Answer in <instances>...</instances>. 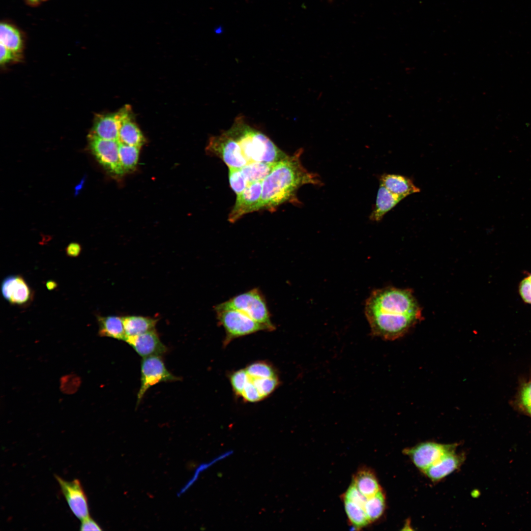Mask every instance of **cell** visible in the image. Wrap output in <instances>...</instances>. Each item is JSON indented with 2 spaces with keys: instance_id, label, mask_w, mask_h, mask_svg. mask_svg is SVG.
Instances as JSON below:
<instances>
[{
  "instance_id": "7a4b0ae2",
  "label": "cell",
  "mask_w": 531,
  "mask_h": 531,
  "mask_svg": "<svg viewBox=\"0 0 531 531\" xmlns=\"http://www.w3.org/2000/svg\"><path fill=\"white\" fill-rule=\"evenodd\" d=\"M299 149L292 155L275 164L270 173L262 181V191L259 210L274 211L280 205L291 201L297 190L306 184H318L314 175L302 165Z\"/></svg>"
},
{
  "instance_id": "f1b7e54d",
  "label": "cell",
  "mask_w": 531,
  "mask_h": 531,
  "mask_svg": "<svg viewBox=\"0 0 531 531\" xmlns=\"http://www.w3.org/2000/svg\"><path fill=\"white\" fill-rule=\"evenodd\" d=\"M229 179L230 186L236 195L241 193L249 184L240 168H229Z\"/></svg>"
},
{
  "instance_id": "4316f807",
  "label": "cell",
  "mask_w": 531,
  "mask_h": 531,
  "mask_svg": "<svg viewBox=\"0 0 531 531\" xmlns=\"http://www.w3.org/2000/svg\"><path fill=\"white\" fill-rule=\"evenodd\" d=\"M245 369L248 375L252 378L278 377L275 368L267 362L256 361L248 365Z\"/></svg>"
},
{
  "instance_id": "f546056e",
  "label": "cell",
  "mask_w": 531,
  "mask_h": 531,
  "mask_svg": "<svg viewBox=\"0 0 531 531\" xmlns=\"http://www.w3.org/2000/svg\"><path fill=\"white\" fill-rule=\"evenodd\" d=\"M249 376L245 369H241L232 373L229 376L233 391L237 396L241 397Z\"/></svg>"
},
{
  "instance_id": "d590c367",
  "label": "cell",
  "mask_w": 531,
  "mask_h": 531,
  "mask_svg": "<svg viewBox=\"0 0 531 531\" xmlns=\"http://www.w3.org/2000/svg\"><path fill=\"white\" fill-rule=\"evenodd\" d=\"M82 247L80 244L76 242H71L66 248V255L71 257H78L81 253Z\"/></svg>"
},
{
  "instance_id": "1f68e13d",
  "label": "cell",
  "mask_w": 531,
  "mask_h": 531,
  "mask_svg": "<svg viewBox=\"0 0 531 531\" xmlns=\"http://www.w3.org/2000/svg\"><path fill=\"white\" fill-rule=\"evenodd\" d=\"M367 499L358 490L353 482L347 489L344 496V499L355 503L364 509Z\"/></svg>"
},
{
  "instance_id": "ac0fdd59",
  "label": "cell",
  "mask_w": 531,
  "mask_h": 531,
  "mask_svg": "<svg viewBox=\"0 0 531 531\" xmlns=\"http://www.w3.org/2000/svg\"><path fill=\"white\" fill-rule=\"evenodd\" d=\"M403 199L390 192L380 183L375 206L370 215V219L374 221L381 220L387 212Z\"/></svg>"
},
{
  "instance_id": "f35d334b",
  "label": "cell",
  "mask_w": 531,
  "mask_h": 531,
  "mask_svg": "<svg viewBox=\"0 0 531 531\" xmlns=\"http://www.w3.org/2000/svg\"><path fill=\"white\" fill-rule=\"evenodd\" d=\"M31 5H36L44 0H26Z\"/></svg>"
},
{
  "instance_id": "603a6c76",
  "label": "cell",
  "mask_w": 531,
  "mask_h": 531,
  "mask_svg": "<svg viewBox=\"0 0 531 531\" xmlns=\"http://www.w3.org/2000/svg\"><path fill=\"white\" fill-rule=\"evenodd\" d=\"M276 163H253L246 165L240 168V169L249 183L263 181L270 173Z\"/></svg>"
},
{
  "instance_id": "44dd1931",
  "label": "cell",
  "mask_w": 531,
  "mask_h": 531,
  "mask_svg": "<svg viewBox=\"0 0 531 531\" xmlns=\"http://www.w3.org/2000/svg\"><path fill=\"white\" fill-rule=\"evenodd\" d=\"M353 482L367 498L374 496L381 490L374 472L367 469L359 471L354 475Z\"/></svg>"
},
{
  "instance_id": "5bb4252c",
  "label": "cell",
  "mask_w": 531,
  "mask_h": 531,
  "mask_svg": "<svg viewBox=\"0 0 531 531\" xmlns=\"http://www.w3.org/2000/svg\"><path fill=\"white\" fill-rule=\"evenodd\" d=\"M130 108L126 106L116 113L99 116L91 134L103 139L118 141L121 120Z\"/></svg>"
},
{
  "instance_id": "7c38bea8",
  "label": "cell",
  "mask_w": 531,
  "mask_h": 531,
  "mask_svg": "<svg viewBox=\"0 0 531 531\" xmlns=\"http://www.w3.org/2000/svg\"><path fill=\"white\" fill-rule=\"evenodd\" d=\"M1 292L9 303L19 306L28 305L33 297L31 288L20 275L6 277L1 283Z\"/></svg>"
},
{
  "instance_id": "8fae6325",
  "label": "cell",
  "mask_w": 531,
  "mask_h": 531,
  "mask_svg": "<svg viewBox=\"0 0 531 531\" xmlns=\"http://www.w3.org/2000/svg\"><path fill=\"white\" fill-rule=\"evenodd\" d=\"M262 181L249 183L241 193L236 195L235 204L228 216L229 222L235 223L244 215L259 210Z\"/></svg>"
},
{
  "instance_id": "ba28073f",
  "label": "cell",
  "mask_w": 531,
  "mask_h": 531,
  "mask_svg": "<svg viewBox=\"0 0 531 531\" xmlns=\"http://www.w3.org/2000/svg\"><path fill=\"white\" fill-rule=\"evenodd\" d=\"M206 150L209 154L220 158L229 168L247 165L236 143L226 131L210 137Z\"/></svg>"
},
{
  "instance_id": "e575fe53",
  "label": "cell",
  "mask_w": 531,
  "mask_h": 531,
  "mask_svg": "<svg viewBox=\"0 0 531 531\" xmlns=\"http://www.w3.org/2000/svg\"><path fill=\"white\" fill-rule=\"evenodd\" d=\"M81 524V531H101L99 525L91 517L88 516L83 519Z\"/></svg>"
},
{
  "instance_id": "74e56055",
  "label": "cell",
  "mask_w": 531,
  "mask_h": 531,
  "mask_svg": "<svg viewBox=\"0 0 531 531\" xmlns=\"http://www.w3.org/2000/svg\"><path fill=\"white\" fill-rule=\"evenodd\" d=\"M46 286L49 290H53L57 287V284L54 281L49 280L46 282Z\"/></svg>"
},
{
  "instance_id": "2e32d148",
  "label": "cell",
  "mask_w": 531,
  "mask_h": 531,
  "mask_svg": "<svg viewBox=\"0 0 531 531\" xmlns=\"http://www.w3.org/2000/svg\"><path fill=\"white\" fill-rule=\"evenodd\" d=\"M380 183L392 193L403 198L420 191L412 179L402 175L384 174L381 177Z\"/></svg>"
},
{
  "instance_id": "9a60e30c",
  "label": "cell",
  "mask_w": 531,
  "mask_h": 531,
  "mask_svg": "<svg viewBox=\"0 0 531 531\" xmlns=\"http://www.w3.org/2000/svg\"><path fill=\"white\" fill-rule=\"evenodd\" d=\"M463 453L450 452L426 469L423 472L432 481H438L459 468L465 460Z\"/></svg>"
},
{
  "instance_id": "8d00e7d4",
  "label": "cell",
  "mask_w": 531,
  "mask_h": 531,
  "mask_svg": "<svg viewBox=\"0 0 531 531\" xmlns=\"http://www.w3.org/2000/svg\"><path fill=\"white\" fill-rule=\"evenodd\" d=\"M0 62L1 63H5L14 58V55L15 53L12 51L6 48L2 44L0 43Z\"/></svg>"
},
{
  "instance_id": "30bf717a",
  "label": "cell",
  "mask_w": 531,
  "mask_h": 531,
  "mask_svg": "<svg viewBox=\"0 0 531 531\" xmlns=\"http://www.w3.org/2000/svg\"><path fill=\"white\" fill-rule=\"evenodd\" d=\"M55 477L73 514L81 520L89 516L88 499L79 480L68 481L57 475Z\"/></svg>"
},
{
  "instance_id": "d6a6232c",
  "label": "cell",
  "mask_w": 531,
  "mask_h": 531,
  "mask_svg": "<svg viewBox=\"0 0 531 531\" xmlns=\"http://www.w3.org/2000/svg\"><path fill=\"white\" fill-rule=\"evenodd\" d=\"M521 406L529 414L531 412V381L522 386L519 395Z\"/></svg>"
},
{
  "instance_id": "5b68a950",
  "label": "cell",
  "mask_w": 531,
  "mask_h": 531,
  "mask_svg": "<svg viewBox=\"0 0 531 531\" xmlns=\"http://www.w3.org/2000/svg\"><path fill=\"white\" fill-rule=\"evenodd\" d=\"M221 304L243 313L256 322L266 325L270 331L275 329L266 299L257 288L238 295Z\"/></svg>"
},
{
  "instance_id": "ffe728a7",
  "label": "cell",
  "mask_w": 531,
  "mask_h": 531,
  "mask_svg": "<svg viewBox=\"0 0 531 531\" xmlns=\"http://www.w3.org/2000/svg\"><path fill=\"white\" fill-rule=\"evenodd\" d=\"M122 317L127 337L155 330L158 322L156 318L142 316L128 315Z\"/></svg>"
},
{
  "instance_id": "836d02e7",
  "label": "cell",
  "mask_w": 531,
  "mask_h": 531,
  "mask_svg": "<svg viewBox=\"0 0 531 531\" xmlns=\"http://www.w3.org/2000/svg\"><path fill=\"white\" fill-rule=\"evenodd\" d=\"M519 292L523 301L531 304V273L520 282Z\"/></svg>"
},
{
  "instance_id": "6da1fadb",
  "label": "cell",
  "mask_w": 531,
  "mask_h": 531,
  "mask_svg": "<svg viewBox=\"0 0 531 531\" xmlns=\"http://www.w3.org/2000/svg\"><path fill=\"white\" fill-rule=\"evenodd\" d=\"M365 313L371 334L385 340L402 337L422 319L412 291L394 287L373 291L366 301Z\"/></svg>"
},
{
  "instance_id": "8992f818",
  "label": "cell",
  "mask_w": 531,
  "mask_h": 531,
  "mask_svg": "<svg viewBox=\"0 0 531 531\" xmlns=\"http://www.w3.org/2000/svg\"><path fill=\"white\" fill-rule=\"evenodd\" d=\"M141 386L137 394V406L148 390L162 382L180 380L166 368L161 356L153 355L143 358L141 365Z\"/></svg>"
},
{
  "instance_id": "d6986e66",
  "label": "cell",
  "mask_w": 531,
  "mask_h": 531,
  "mask_svg": "<svg viewBox=\"0 0 531 531\" xmlns=\"http://www.w3.org/2000/svg\"><path fill=\"white\" fill-rule=\"evenodd\" d=\"M119 142L141 148L145 138L137 125L132 121L130 111L122 118L119 131Z\"/></svg>"
},
{
  "instance_id": "7402d4cb",
  "label": "cell",
  "mask_w": 531,
  "mask_h": 531,
  "mask_svg": "<svg viewBox=\"0 0 531 531\" xmlns=\"http://www.w3.org/2000/svg\"><path fill=\"white\" fill-rule=\"evenodd\" d=\"M0 43L14 53L19 52L22 47V38L19 30L8 23L0 24Z\"/></svg>"
},
{
  "instance_id": "83f0119b",
  "label": "cell",
  "mask_w": 531,
  "mask_h": 531,
  "mask_svg": "<svg viewBox=\"0 0 531 531\" xmlns=\"http://www.w3.org/2000/svg\"><path fill=\"white\" fill-rule=\"evenodd\" d=\"M249 378L264 399L271 394L280 383L278 377L254 378L249 376Z\"/></svg>"
},
{
  "instance_id": "3957f363",
  "label": "cell",
  "mask_w": 531,
  "mask_h": 531,
  "mask_svg": "<svg viewBox=\"0 0 531 531\" xmlns=\"http://www.w3.org/2000/svg\"><path fill=\"white\" fill-rule=\"evenodd\" d=\"M225 131L236 142L247 165L276 163L288 155L264 133L249 124L241 115L236 117Z\"/></svg>"
},
{
  "instance_id": "9c48e42d",
  "label": "cell",
  "mask_w": 531,
  "mask_h": 531,
  "mask_svg": "<svg viewBox=\"0 0 531 531\" xmlns=\"http://www.w3.org/2000/svg\"><path fill=\"white\" fill-rule=\"evenodd\" d=\"M89 142L92 153L103 167L117 175L124 173L119 159L118 141L103 139L90 134Z\"/></svg>"
},
{
  "instance_id": "277c9868",
  "label": "cell",
  "mask_w": 531,
  "mask_h": 531,
  "mask_svg": "<svg viewBox=\"0 0 531 531\" xmlns=\"http://www.w3.org/2000/svg\"><path fill=\"white\" fill-rule=\"evenodd\" d=\"M218 324L224 328L223 346L232 340L260 331H270L266 325L253 320L243 313L221 303L214 307Z\"/></svg>"
},
{
  "instance_id": "4dcf8cb0",
  "label": "cell",
  "mask_w": 531,
  "mask_h": 531,
  "mask_svg": "<svg viewBox=\"0 0 531 531\" xmlns=\"http://www.w3.org/2000/svg\"><path fill=\"white\" fill-rule=\"evenodd\" d=\"M241 397L244 401L251 403L259 402L264 399L250 378L245 386Z\"/></svg>"
},
{
  "instance_id": "60d3db41",
  "label": "cell",
  "mask_w": 531,
  "mask_h": 531,
  "mask_svg": "<svg viewBox=\"0 0 531 531\" xmlns=\"http://www.w3.org/2000/svg\"><path fill=\"white\" fill-rule=\"evenodd\" d=\"M329 0L330 1H331L332 0Z\"/></svg>"
},
{
  "instance_id": "e0dca14e",
  "label": "cell",
  "mask_w": 531,
  "mask_h": 531,
  "mask_svg": "<svg viewBox=\"0 0 531 531\" xmlns=\"http://www.w3.org/2000/svg\"><path fill=\"white\" fill-rule=\"evenodd\" d=\"M98 335L125 341L127 338L122 317L117 316H96Z\"/></svg>"
},
{
  "instance_id": "4fadbf2b",
  "label": "cell",
  "mask_w": 531,
  "mask_h": 531,
  "mask_svg": "<svg viewBox=\"0 0 531 531\" xmlns=\"http://www.w3.org/2000/svg\"><path fill=\"white\" fill-rule=\"evenodd\" d=\"M143 358L161 356L168 351L161 342L155 329L144 333L127 337L125 341Z\"/></svg>"
},
{
  "instance_id": "52a82bcc",
  "label": "cell",
  "mask_w": 531,
  "mask_h": 531,
  "mask_svg": "<svg viewBox=\"0 0 531 531\" xmlns=\"http://www.w3.org/2000/svg\"><path fill=\"white\" fill-rule=\"evenodd\" d=\"M457 443L442 444L426 442L405 448L404 452L422 472L434 464L445 454L456 450Z\"/></svg>"
},
{
  "instance_id": "cb8c5ba5",
  "label": "cell",
  "mask_w": 531,
  "mask_h": 531,
  "mask_svg": "<svg viewBox=\"0 0 531 531\" xmlns=\"http://www.w3.org/2000/svg\"><path fill=\"white\" fill-rule=\"evenodd\" d=\"M140 147L119 142V156L121 166L125 172L134 170L137 164Z\"/></svg>"
},
{
  "instance_id": "ab89813d",
  "label": "cell",
  "mask_w": 531,
  "mask_h": 531,
  "mask_svg": "<svg viewBox=\"0 0 531 531\" xmlns=\"http://www.w3.org/2000/svg\"><path fill=\"white\" fill-rule=\"evenodd\" d=\"M531 416V412L529 413Z\"/></svg>"
},
{
  "instance_id": "484cf974",
  "label": "cell",
  "mask_w": 531,
  "mask_h": 531,
  "mask_svg": "<svg viewBox=\"0 0 531 531\" xmlns=\"http://www.w3.org/2000/svg\"><path fill=\"white\" fill-rule=\"evenodd\" d=\"M344 505L347 515L351 523L355 527L361 528L370 522L362 506L345 499Z\"/></svg>"
},
{
  "instance_id": "d4e9b609",
  "label": "cell",
  "mask_w": 531,
  "mask_h": 531,
  "mask_svg": "<svg viewBox=\"0 0 531 531\" xmlns=\"http://www.w3.org/2000/svg\"><path fill=\"white\" fill-rule=\"evenodd\" d=\"M385 507V499L382 490L374 496L368 498L364 510L370 522L379 519L383 514Z\"/></svg>"
}]
</instances>
